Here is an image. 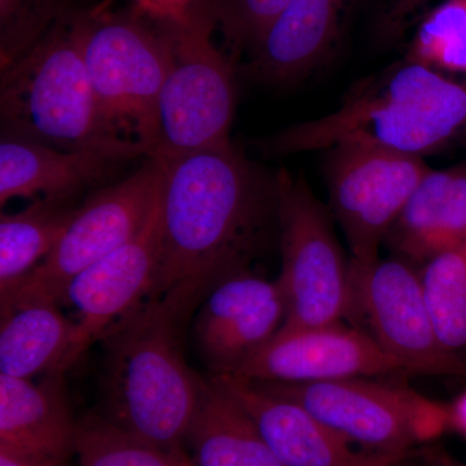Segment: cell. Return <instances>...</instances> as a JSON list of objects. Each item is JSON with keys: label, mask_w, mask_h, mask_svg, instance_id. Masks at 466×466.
Here are the masks:
<instances>
[{"label": "cell", "mask_w": 466, "mask_h": 466, "mask_svg": "<svg viewBox=\"0 0 466 466\" xmlns=\"http://www.w3.org/2000/svg\"><path fill=\"white\" fill-rule=\"evenodd\" d=\"M158 162L159 265L148 299H165L191 319L220 281L247 271L271 218L268 177L231 144Z\"/></svg>", "instance_id": "obj_1"}, {"label": "cell", "mask_w": 466, "mask_h": 466, "mask_svg": "<svg viewBox=\"0 0 466 466\" xmlns=\"http://www.w3.org/2000/svg\"><path fill=\"white\" fill-rule=\"evenodd\" d=\"M465 128L466 76L403 57L355 85L334 112L262 146L268 155L288 156L357 143L424 158Z\"/></svg>", "instance_id": "obj_2"}, {"label": "cell", "mask_w": 466, "mask_h": 466, "mask_svg": "<svg viewBox=\"0 0 466 466\" xmlns=\"http://www.w3.org/2000/svg\"><path fill=\"white\" fill-rule=\"evenodd\" d=\"M189 320L170 300L148 299L101 339L104 417L167 452L183 450L204 385L184 355Z\"/></svg>", "instance_id": "obj_3"}, {"label": "cell", "mask_w": 466, "mask_h": 466, "mask_svg": "<svg viewBox=\"0 0 466 466\" xmlns=\"http://www.w3.org/2000/svg\"><path fill=\"white\" fill-rule=\"evenodd\" d=\"M0 73L3 133L66 150L144 157L101 113L84 51L79 12H67L26 54Z\"/></svg>", "instance_id": "obj_4"}, {"label": "cell", "mask_w": 466, "mask_h": 466, "mask_svg": "<svg viewBox=\"0 0 466 466\" xmlns=\"http://www.w3.org/2000/svg\"><path fill=\"white\" fill-rule=\"evenodd\" d=\"M156 21L167 38L168 66L149 157L228 146L238 97L236 61L214 38L211 0H198L182 16Z\"/></svg>", "instance_id": "obj_5"}, {"label": "cell", "mask_w": 466, "mask_h": 466, "mask_svg": "<svg viewBox=\"0 0 466 466\" xmlns=\"http://www.w3.org/2000/svg\"><path fill=\"white\" fill-rule=\"evenodd\" d=\"M82 51L104 118L116 137L149 157L168 66L167 38L139 9L79 12Z\"/></svg>", "instance_id": "obj_6"}, {"label": "cell", "mask_w": 466, "mask_h": 466, "mask_svg": "<svg viewBox=\"0 0 466 466\" xmlns=\"http://www.w3.org/2000/svg\"><path fill=\"white\" fill-rule=\"evenodd\" d=\"M281 274L287 315L283 327L341 323L351 312L350 260L334 232L332 217L302 177L276 174Z\"/></svg>", "instance_id": "obj_7"}, {"label": "cell", "mask_w": 466, "mask_h": 466, "mask_svg": "<svg viewBox=\"0 0 466 466\" xmlns=\"http://www.w3.org/2000/svg\"><path fill=\"white\" fill-rule=\"evenodd\" d=\"M302 407L320 424L370 452L403 455L450 425L449 410L406 389L370 379L254 382Z\"/></svg>", "instance_id": "obj_8"}, {"label": "cell", "mask_w": 466, "mask_h": 466, "mask_svg": "<svg viewBox=\"0 0 466 466\" xmlns=\"http://www.w3.org/2000/svg\"><path fill=\"white\" fill-rule=\"evenodd\" d=\"M158 179V162L147 157L134 173L86 198L51 253L0 300L42 297L60 303L76 275L142 229L157 198Z\"/></svg>", "instance_id": "obj_9"}, {"label": "cell", "mask_w": 466, "mask_h": 466, "mask_svg": "<svg viewBox=\"0 0 466 466\" xmlns=\"http://www.w3.org/2000/svg\"><path fill=\"white\" fill-rule=\"evenodd\" d=\"M328 188L352 262L380 258V247L417 184L431 170L424 158L343 143L328 149Z\"/></svg>", "instance_id": "obj_10"}, {"label": "cell", "mask_w": 466, "mask_h": 466, "mask_svg": "<svg viewBox=\"0 0 466 466\" xmlns=\"http://www.w3.org/2000/svg\"><path fill=\"white\" fill-rule=\"evenodd\" d=\"M352 311H360L370 334L410 375L466 379V355L441 345L426 309L420 272L401 258L350 260Z\"/></svg>", "instance_id": "obj_11"}, {"label": "cell", "mask_w": 466, "mask_h": 466, "mask_svg": "<svg viewBox=\"0 0 466 466\" xmlns=\"http://www.w3.org/2000/svg\"><path fill=\"white\" fill-rule=\"evenodd\" d=\"M406 373L370 333L341 323L280 328L233 376L254 382L305 383Z\"/></svg>", "instance_id": "obj_12"}, {"label": "cell", "mask_w": 466, "mask_h": 466, "mask_svg": "<svg viewBox=\"0 0 466 466\" xmlns=\"http://www.w3.org/2000/svg\"><path fill=\"white\" fill-rule=\"evenodd\" d=\"M159 265L158 191L142 229L67 285L61 303L76 314L72 366L92 343L148 299Z\"/></svg>", "instance_id": "obj_13"}, {"label": "cell", "mask_w": 466, "mask_h": 466, "mask_svg": "<svg viewBox=\"0 0 466 466\" xmlns=\"http://www.w3.org/2000/svg\"><path fill=\"white\" fill-rule=\"evenodd\" d=\"M287 308L278 280L250 269L229 276L208 293L195 323L202 358L213 375H231L283 327Z\"/></svg>", "instance_id": "obj_14"}, {"label": "cell", "mask_w": 466, "mask_h": 466, "mask_svg": "<svg viewBox=\"0 0 466 466\" xmlns=\"http://www.w3.org/2000/svg\"><path fill=\"white\" fill-rule=\"evenodd\" d=\"M211 379L245 408L285 466H425V460L417 464L412 451L386 455L355 449L299 404L269 394L248 380L233 375Z\"/></svg>", "instance_id": "obj_15"}, {"label": "cell", "mask_w": 466, "mask_h": 466, "mask_svg": "<svg viewBox=\"0 0 466 466\" xmlns=\"http://www.w3.org/2000/svg\"><path fill=\"white\" fill-rule=\"evenodd\" d=\"M359 0H290L249 52L245 73L268 85L302 81L341 48Z\"/></svg>", "instance_id": "obj_16"}, {"label": "cell", "mask_w": 466, "mask_h": 466, "mask_svg": "<svg viewBox=\"0 0 466 466\" xmlns=\"http://www.w3.org/2000/svg\"><path fill=\"white\" fill-rule=\"evenodd\" d=\"M131 161L99 150H66L16 135L0 140V204L14 198H75Z\"/></svg>", "instance_id": "obj_17"}, {"label": "cell", "mask_w": 466, "mask_h": 466, "mask_svg": "<svg viewBox=\"0 0 466 466\" xmlns=\"http://www.w3.org/2000/svg\"><path fill=\"white\" fill-rule=\"evenodd\" d=\"M466 242V167L431 168L386 236L398 258L424 265Z\"/></svg>", "instance_id": "obj_18"}, {"label": "cell", "mask_w": 466, "mask_h": 466, "mask_svg": "<svg viewBox=\"0 0 466 466\" xmlns=\"http://www.w3.org/2000/svg\"><path fill=\"white\" fill-rule=\"evenodd\" d=\"M76 437L63 373L36 383L0 375V447L67 460Z\"/></svg>", "instance_id": "obj_19"}, {"label": "cell", "mask_w": 466, "mask_h": 466, "mask_svg": "<svg viewBox=\"0 0 466 466\" xmlns=\"http://www.w3.org/2000/svg\"><path fill=\"white\" fill-rule=\"evenodd\" d=\"M0 375L15 379L64 373L72 367L75 321L50 299L0 302Z\"/></svg>", "instance_id": "obj_20"}, {"label": "cell", "mask_w": 466, "mask_h": 466, "mask_svg": "<svg viewBox=\"0 0 466 466\" xmlns=\"http://www.w3.org/2000/svg\"><path fill=\"white\" fill-rule=\"evenodd\" d=\"M184 443L196 466H285L249 413L213 379L204 380Z\"/></svg>", "instance_id": "obj_21"}, {"label": "cell", "mask_w": 466, "mask_h": 466, "mask_svg": "<svg viewBox=\"0 0 466 466\" xmlns=\"http://www.w3.org/2000/svg\"><path fill=\"white\" fill-rule=\"evenodd\" d=\"M75 198H43L0 218V296L21 284L41 265L72 222Z\"/></svg>", "instance_id": "obj_22"}, {"label": "cell", "mask_w": 466, "mask_h": 466, "mask_svg": "<svg viewBox=\"0 0 466 466\" xmlns=\"http://www.w3.org/2000/svg\"><path fill=\"white\" fill-rule=\"evenodd\" d=\"M421 266L422 294L438 339L453 354L466 355V242Z\"/></svg>", "instance_id": "obj_23"}, {"label": "cell", "mask_w": 466, "mask_h": 466, "mask_svg": "<svg viewBox=\"0 0 466 466\" xmlns=\"http://www.w3.org/2000/svg\"><path fill=\"white\" fill-rule=\"evenodd\" d=\"M179 451L167 452L137 440L104 416H86L76 424L81 466H180Z\"/></svg>", "instance_id": "obj_24"}, {"label": "cell", "mask_w": 466, "mask_h": 466, "mask_svg": "<svg viewBox=\"0 0 466 466\" xmlns=\"http://www.w3.org/2000/svg\"><path fill=\"white\" fill-rule=\"evenodd\" d=\"M404 57L466 76V0H451L434 9L417 27Z\"/></svg>", "instance_id": "obj_25"}, {"label": "cell", "mask_w": 466, "mask_h": 466, "mask_svg": "<svg viewBox=\"0 0 466 466\" xmlns=\"http://www.w3.org/2000/svg\"><path fill=\"white\" fill-rule=\"evenodd\" d=\"M67 12L66 0H0V69L26 54Z\"/></svg>", "instance_id": "obj_26"}, {"label": "cell", "mask_w": 466, "mask_h": 466, "mask_svg": "<svg viewBox=\"0 0 466 466\" xmlns=\"http://www.w3.org/2000/svg\"><path fill=\"white\" fill-rule=\"evenodd\" d=\"M290 0H211L218 32L235 58L256 47Z\"/></svg>", "instance_id": "obj_27"}, {"label": "cell", "mask_w": 466, "mask_h": 466, "mask_svg": "<svg viewBox=\"0 0 466 466\" xmlns=\"http://www.w3.org/2000/svg\"><path fill=\"white\" fill-rule=\"evenodd\" d=\"M447 2L451 0H370L373 39L385 48L408 46L420 24Z\"/></svg>", "instance_id": "obj_28"}, {"label": "cell", "mask_w": 466, "mask_h": 466, "mask_svg": "<svg viewBox=\"0 0 466 466\" xmlns=\"http://www.w3.org/2000/svg\"><path fill=\"white\" fill-rule=\"evenodd\" d=\"M130 5L156 20L182 16L198 0H128Z\"/></svg>", "instance_id": "obj_29"}, {"label": "cell", "mask_w": 466, "mask_h": 466, "mask_svg": "<svg viewBox=\"0 0 466 466\" xmlns=\"http://www.w3.org/2000/svg\"><path fill=\"white\" fill-rule=\"evenodd\" d=\"M66 460L0 447V466H66Z\"/></svg>", "instance_id": "obj_30"}, {"label": "cell", "mask_w": 466, "mask_h": 466, "mask_svg": "<svg viewBox=\"0 0 466 466\" xmlns=\"http://www.w3.org/2000/svg\"><path fill=\"white\" fill-rule=\"evenodd\" d=\"M449 416L450 425L455 426L459 431L466 435V392L450 408Z\"/></svg>", "instance_id": "obj_31"}, {"label": "cell", "mask_w": 466, "mask_h": 466, "mask_svg": "<svg viewBox=\"0 0 466 466\" xmlns=\"http://www.w3.org/2000/svg\"><path fill=\"white\" fill-rule=\"evenodd\" d=\"M424 458L425 466H466L441 452H429Z\"/></svg>", "instance_id": "obj_32"}, {"label": "cell", "mask_w": 466, "mask_h": 466, "mask_svg": "<svg viewBox=\"0 0 466 466\" xmlns=\"http://www.w3.org/2000/svg\"><path fill=\"white\" fill-rule=\"evenodd\" d=\"M179 460L180 466H196L191 461V459H189V456L187 455V452L184 451V449L179 451Z\"/></svg>", "instance_id": "obj_33"}]
</instances>
